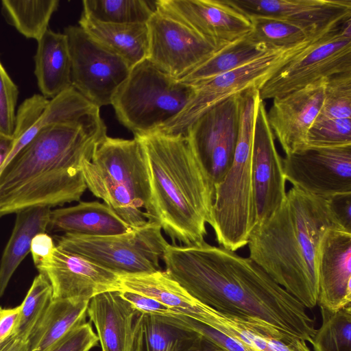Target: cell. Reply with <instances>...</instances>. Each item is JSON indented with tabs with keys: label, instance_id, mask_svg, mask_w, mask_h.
<instances>
[{
	"label": "cell",
	"instance_id": "6da1fadb",
	"mask_svg": "<svg viewBox=\"0 0 351 351\" xmlns=\"http://www.w3.org/2000/svg\"><path fill=\"white\" fill-rule=\"evenodd\" d=\"M166 271L216 311L258 319L289 338L311 343L316 328L307 308L250 257L222 246L168 244Z\"/></svg>",
	"mask_w": 351,
	"mask_h": 351
},
{
	"label": "cell",
	"instance_id": "7a4b0ae2",
	"mask_svg": "<svg viewBox=\"0 0 351 351\" xmlns=\"http://www.w3.org/2000/svg\"><path fill=\"white\" fill-rule=\"evenodd\" d=\"M99 109L45 127L15 156L0 174V217L81 199L82 166L108 136Z\"/></svg>",
	"mask_w": 351,
	"mask_h": 351
},
{
	"label": "cell",
	"instance_id": "3957f363",
	"mask_svg": "<svg viewBox=\"0 0 351 351\" xmlns=\"http://www.w3.org/2000/svg\"><path fill=\"white\" fill-rule=\"evenodd\" d=\"M333 227L341 228L327 198L293 186L280 207L254 226L247 244L249 257L307 309L313 308L319 245Z\"/></svg>",
	"mask_w": 351,
	"mask_h": 351
},
{
	"label": "cell",
	"instance_id": "277c9868",
	"mask_svg": "<svg viewBox=\"0 0 351 351\" xmlns=\"http://www.w3.org/2000/svg\"><path fill=\"white\" fill-rule=\"evenodd\" d=\"M143 148L150 178L152 217L182 246L206 241L212 223L215 186L186 135L134 136Z\"/></svg>",
	"mask_w": 351,
	"mask_h": 351
},
{
	"label": "cell",
	"instance_id": "5b68a950",
	"mask_svg": "<svg viewBox=\"0 0 351 351\" xmlns=\"http://www.w3.org/2000/svg\"><path fill=\"white\" fill-rule=\"evenodd\" d=\"M259 90L239 95L237 140L232 164L222 181L215 186L213 228L217 243L231 251L247 244L256 223L252 177V144Z\"/></svg>",
	"mask_w": 351,
	"mask_h": 351
},
{
	"label": "cell",
	"instance_id": "8992f818",
	"mask_svg": "<svg viewBox=\"0 0 351 351\" xmlns=\"http://www.w3.org/2000/svg\"><path fill=\"white\" fill-rule=\"evenodd\" d=\"M193 94V87L146 59L134 66L111 104L119 122L134 136L154 133L172 121Z\"/></svg>",
	"mask_w": 351,
	"mask_h": 351
},
{
	"label": "cell",
	"instance_id": "52a82bcc",
	"mask_svg": "<svg viewBox=\"0 0 351 351\" xmlns=\"http://www.w3.org/2000/svg\"><path fill=\"white\" fill-rule=\"evenodd\" d=\"M56 240L58 247L120 275L160 270L159 261L169 244L160 224L149 220L123 234L96 237L64 233Z\"/></svg>",
	"mask_w": 351,
	"mask_h": 351
},
{
	"label": "cell",
	"instance_id": "ba28073f",
	"mask_svg": "<svg viewBox=\"0 0 351 351\" xmlns=\"http://www.w3.org/2000/svg\"><path fill=\"white\" fill-rule=\"evenodd\" d=\"M319 38L272 49L236 69L191 84L193 94L188 104L176 117L156 132L185 135L190 125L213 106L245 91L260 90L280 69Z\"/></svg>",
	"mask_w": 351,
	"mask_h": 351
},
{
	"label": "cell",
	"instance_id": "9c48e42d",
	"mask_svg": "<svg viewBox=\"0 0 351 351\" xmlns=\"http://www.w3.org/2000/svg\"><path fill=\"white\" fill-rule=\"evenodd\" d=\"M351 71V20L312 43L260 88L264 101Z\"/></svg>",
	"mask_w": 351,
	"mask_h": 351
},
{
	"label": "cell",
	"instance_id": "30bf717a",
	"mask_svg": "<svg viewBox=\"0 0 351 351\" xmlns=\"http://www.w3.org/2000/svg\"><path fill=\"white\" fill-rule=\"evenodd\" d=\"M64 34L70 53L72 87L99 108L110 105L131 68L80 26L69 25Z\"/></svg>",
	"mask_w": 351,
	"mask_h": 351
},
{
	"label": "cell",
	"instance_id": "8fae6325",
	"mask_svg": "<svg viewBox=\"0 0 351 351\" xmlns=\"http://www.w3.org/2000/svg\"><path fill=\"white\" fill-rule=\"evenodd\" d=\"M282 161L286 180L307 193L327 198L351 193V145L307 147Z\"/></svg>",
	"mask_w": 351,
	"mask_h": 351
},
{
	"label": "cell",
	"instance_id": "7c38bea8",
	"mask_svg": "<svg viewBox=\"0 0 351 351\" xmlns=\"http://www.w3.org/2000/svg\"><path fill=\"white\" fill-rule=\"evenodd\" d=\"M147 24L149 31L147 59L177 80L203 63L219 49L184 24L156 9Z\"/></svg>",
	"mask_w": 351,
	"mask_h": 351
},
{
	"label": "cell",
	"instance_id": "4fadbf2b",
	"mask_svg": "<svg viewBox=\"0 0 351 351\" xmlns=\"http://www.w3.org/2000/svg\"><path fill=\"white\" fill-rule=\"evenodd\" d=\"M239 95L213 106L187 129L191 144L214 186L233 160L238 133Z\"/></svg>",
	"mask_w": 351,
	"mask_h": 351
},
{
	"label": "cell",
	"instance_id": "5bb4252c",
	"mask_svg": "<svg viewBox=\"0 0 351 351\" xmlns=\"http://www.w3.org/2000/svg\"><path fill=\"white\" fill-rule=\"evenodd\" d=\"M155 9L184 24L219 49L252 29L250 17L230 0H158Z\"/></svg>",
	"mask_w": 351,
	"mask_h": 351
},
{
	"label": "cell",
	"instance_id": "9a60e30c",
	"mask_svg": "<svg viewBox=\"0 0 351 351\" xmlns=\"http://www.w3.org/2000/svg\"><path fill=\"white\" fill-rule=\"evenodd\" d=\"M49 280L53 300H90L100 293L120 291V274L56 246L35 266Z\"/></svg>",
	"mask_w": 351,
	"mask_h": 351
},
{
	"label": "cell",
	"instance_id": "2e32d148",
	"mask_svg": "<svg viewBox=\"0 0 351 351\" xmlns=\"http://www.w3.org/2000/svg\"><path fill=\"white\" fill-rule=\"evenodd\" d=\"M282 159L268 123L265 102L261 98L255 117L252 158L256 224L269 218L286 197Z\"/></svg>",
	"mask_w": 351,
	"mask_h": 351
},
{
	"label": "cell",
	"instance_id": "e0dca14e",
	"mask_svg": "<svg viewBox=\"0 0 351 351\" xmlns=\"http://www.w3.org/2000/svg\"><path fill=\"white\" fill-rule=\"evenodd\" d=\"M326 81L272 99L267 120L285 155L306 147L308 132L323 104Z\"/></svg>",
	"mask_w": 351,
	"mask_h": 351
},
{
	"label": "cell",
	"instance_id": "ac0fdd59",
	"mask_svg": "<svg viewBox=\"0 0 351 351\" xmlns=\"http://www.w3.org/2000/svg\"><path fill=\"white\" fill-rule=\"evenodd\" d=\"M317 304L331 312L351 305V232L339 227L328 229L319 245Z\"/></svg>",
	"mask_w": 351,
	"mask_h": 351
},
{
	"label": "cell",
	"instance_id": "d6986e66",
	"mask_svg": "<svg viewBox=\"0 0 351 351\" xmlns=\"http://www.w3.org/2000/svg\"><path fill=\"white\" fill-rule=\"evenodd\" d=\"M92 163L124 186L152 217V189L146 156L140 141L107 136L95 150Z\"/></svg>",
	"mask_w": 351,
	"mask_h": 351
},
{
	"label": "cell",
	"instance_id": "ffe728a7",
	"mask_svg": "<svg viewBox=\"0 0 351 351\" xmlns=\"http://www.w3.org/2000/svg\"><path fill=\"white\" fill-rule=\"evenodd\" d=\"M245 14L282 19L307 25L351 19V0H230Z\"/></svg>",
	"mask_w": 351,
	"mask_h": 351
},
{
	"label": "cell",
	"instance_id": "44dd1931",
	"mask_svg": "<svg viewBox=\"0 0 351 351\" xmlns=\"http://www.w3.org/2000/svg\"><path fill=\"white\" fill-rule=\"evenodd\" d=\"M138 313L120 291L104 292L90 300L87 315L95 326L102 351H132Z\"/></svg>",
	"mask_w": 351,
	"mask_h": 351
},
{
	"label": "cell",
	"instance_id": "7402d4cb",
	"mask_svg": "<svg viewBox=\"0 0 351 351\" xmlns=\"http://www.w3.org/2000/svg\"><path fill=\"white\" fill-rule=\"evenodd\" d=\"M198 322L254 351H311L306 341L289 338L265 322L222 313L206 304Z\"/></svg>",
	"mask_w": 351,
	"mask_h": 351
},
{
	"label": "cell",
	"instance_id": "603a6c76",
	"mask_svg": "<svg viewBox=\"0 0 351 351\" xmlns=\"http://www.w3.org/2000/svg\"><path fill=\"white\" fill-rule=\"evenodd\" d=\"M54 231L85 236H109L131 231L105 203L80 202L72 206L51 210L49 227Z\"/></svg>",
	"mask_w": 351,
	"mask_h": 351
},
{
	"label": "cell",
	"instance_id": "cb8c5ba5",
	"mask_svg": "<svg viewBox=\"0 0 351 351\" xmlns=\"http://www.w3.org/2000/svg\"><path fill=\"white\" fill-rule=\"evenodd\" d=\"M37 43L34 75L42 95L52 99L72 87L67 38L48 29Z\"/></svg>",
	"mask_w": 351,
	"mask_h": 351
},
{
	"label": "cell",
	"instance_id": "d4e9b609",
	"mask_svg": "<svg viewBox=\"0 0 351 351\" xmlns=\"http://www.w3.org/2000/svg\"><path fill=\"white\" fill-rule=\"evenodd\" d=\"M79 26L93 39L123 59L131 69L148 58L147 23H107L82 14Z\"/></svg>",
	"mask_w": 351,
	"mask_h": 351
},
{
	"label": "cell",
	"instance_id": "484cf974",
	"mask_svg": "<svg viewBox=\"0 0 351 351\" xmlns=\"http://www.w3.org/2000/svg\"><path fill=\"white\" fill-rule=\"evenodd\" d=\"M121 290L141 293L156 300L175 314L197 320L204 304L193 298L166 271L120 275Z\"/></svg>",
	"mask_w": 351,
	"mask_h": 351
},
{
	"label": "cell",
	"instance_id": "4316f807",
	"mask_svg": "<svg viewBox=\"0 0 351 351\" xmlns=\"http://www.w3.org/2000/svg\"><path fill=\"white\" fill-rule=\"evenodd\" d=\"M51 210L49 207L38 206L16 213L14 226L0 262V299L14 271L30 252L33 238L45 232L49 227Z\"/></svg>",
	"mask_w": 351,
	"mask_h": 351
},
{
	"label": "cell",
	"instance_id": "83f0119b",
	"mask_svg": "<svg viewBox=\"0 0 351 351\" xmlns=\"http://www.w3.org/2000/svg\"><path fill=\"white\" fill-rule=\"evenodd\" d=\"M89 302L52 300L29 337L30 351H49L71 330L86 323Z\"/></svg>",
	"mask_w": 351,
	"mask_h": 351
},
{
	"label": "cell",
	"instance_id": "f1b7e54d",
	"mask_svg": "<svg viewBox=\"0 0 351 351\" xmlns=\"http://www.w3.org/2000/svg\"><path fill=\"white\" fill-rule=\"evenodd\" d=\"M248 16L252 21V29L247 34L248 38L271 49L292 47L315 40L338 29L349 21L320 26L303 25L270 16Z\"/></svg>",
	"mask_w": 351,
	"mask_h": 351
},
{
	"label": "cell",
	"instance_id": "f546056e",
	"mask_svg": "<svg viewBox=\"0 0 351 351\" xmlns=\"http://www.w3.org/2000/svg\"><path fill=\"white\" fill-rule=\"evenodd\" d=\"M199 336L163 317L139 313L132 351H187Z\"/></svg>",
	"mask_w": 351,
	"mask_h": 351
},
{
	"label": "cell",
	"instance_id": "4dcf8cb0",
	"mask_svg": "<svg viewBox=\"0 0 351 351\" xmlns=\"http://www.w3.org/2000/svg\"><path fill=\"white\" fill-rule=\"evenodd\" d=\"M82 169L87 189L102 199L124 221L133 228L147 223L149 215L141 210V204L124 186L114 181L91 161L84 162Z\"/></svg>",
	"mask_w": 351,
	"mask_h": 351
},
{
	"label": "cell",
	"instance_id": "1f68e13d",
	"mask_svg": "<svg viewBox=\"0 0 351 351\" xmlns=\"http://www.w3.org/2000/svg\"><path fill=\"white\" fill-rule=\"evenodd\" d=\"M272 49H275L254 42L246 35L219 49L206 61L178 80L193 84L210 79L242 66Z\"/></svg>",
	"mask_w": 351,
	"mask_h": 351
},
{
	"label": "cell",
	"instance_id": "d6a6232c",
	"mask_svg": "<svg viewBox=\"0 0 351 351\" xmlns=\"http://www.w3.org/2000/svg\"><path fill=\"white\" fill-rule=\"evenodd\" d=\"M58 0H3L1 12L7 23L27 38L38 41L49 29Z\"/></svg>",
	"mask_w": 351,
	"mask_h": 351
},
{
	"label": "cell",
	"instance_id": "836d02e7",
	"mask_svg": "<svg viewBox=\"0 0 351 351\" xmlns=\"http://www.w3.org/2000/svg\"><path fill=\"white\" fill-rule=\"evenodd\" d=\"M83 14L103 23H147L155 11L143 0H84Z\"/></svg>",
	"mask_w": 351,
	"mask_h": 351
},
{
	"label": "cell",
	"instance_id": "e575fe53",
	"mask_svg": "<svg viewBox=\"0 0 351 351\" xmlns=\"http://www.w3.org/2000/svg\"><path fill=\"white\" fill-rule=\"evenodd\" d=\"M320 311L322 324L310 343L313 351H351V305L334 312Z\"/></svg>",
	"mask_w": 351,
	"mask_h": 351
},
{
	"label": "cell",
	"instance_id": "d590c367",
	"mask_svg": "<svg viewBox=\"0 0 351 351\" xmlns=\"http://www.w3.org/2000/svg\"><path fill=\"white\" fill-rule=\"evenodd\" d=\"M52 300L51 286L47 278L39 273L34 278L20 305L21 311L16 335L29 339Z\"/></svg>",
	"mask_w": 351,
	"mask_h": 351
},
{
	"label": "cell",
	"instance_id": "8d00e7d4",
	"mask_svg": "<svg viewBox=\"0 0 351 351\" xmlns=\"http://www.w3.org/2000/svg\"><path fill=\"white\" fill-rule=\"evenodd\" d=\"M346 118L351 119V71L326 80L323 104L315 121Z\"/></svg>",
	"mask_w": 351,
	"mask_h": 351
},
{
	"label": "cell",
	"instance_id": "74e56055",
	"mask_svg": "<svg viewBox=\"0 0 351 351\" xmlns=\"http://www.w3.org/2000/svg\"><path fill=\"white\" fill-rule=\"evenodd\" d=\"M350 145H351V119H333L314 122L308 132L306 147Z\"/></svg>",
	"mask_w": 351,
	"mask_h": 351
},
{
	"label": "cell",
	"instance_id": "f35d334b",
	"mask_svg": "<svg viewBox=\"0 0 351 351\" xmlns=\"http://www.w3.org/2000/svg\"><path fill=\"white\" fill-rule=\"evenodd\" d=\"M19 90L0 61V134L12 136Z\"/></svg>",
	"mask_w": 351,
	"mask_h": 351
},
{
	"label": "cell",
	"instance_id": "ab89813d",
	"mask_svg": "<svg viewBox=\"0 0 351 351\" xmlns=\"http://www.w3.org/2000/svg\"><path fill=\"white\" fill-rule=\"evenodd\" d=\"M163 317L171 323L195 332L227 351H254L239 341L191 317L178 314Z\"/></svg>",
	"mask_w": 351,
	"mask_h": 351
},
{
	"label": "cell",
	"instance_id": "60d3db41",
	"mask_svg": "<svg viewBox=\"0 0 351 351\" xmlns=\"http://www.w3.org/2000/svg\"><path fill=\"white\" fill-rule=\"evenodd\" d=\"M98 342L92 326L86 322L71 330L49 351H90Z\"/></svg>",
	"mask_w": 351,
	"mask_h": 351
},
{
	"label": "cell",
	"instance_id": "b9f144b4",
	"mask_svg": "<svg viewBox=\"0 0 351 351\" xmlns=\"http://www.w3.org/2000/svg\"><path fill=\"white\" fill-rule=\"evenodd\" d=\"M120 293L139 313L161 317L175 315L168 307L147 295L126 290H120Z\"/></svg>",
	"mask_w": 351,
	"mask_h": 351
},
{
	"label": "cell",
	"instance_id": "7bdbcfd3",
	"mask_svg": "<svg viewBox=\"0 0 351 351\" xmlns=\"http://www.w3.org/2000/svg\"><path fill=\"white\" fill-rule=\"evenodd\" d=\"M327 199L339 225L351 232V193L337 194Z\"/></svg>",
	"mask_w": 351,
	"mask_h": 351
},
{
	"label": "cell",
	"instance_id": "ee69618b",
	"mask_svg": "<svg viewBox=\"0 0 351 351\" xmlns=\"http://www.w3.org/2000/svg\"><path fill=\"white\" fill-rule=\"evenodd\" d=\"M21 306L14 308L0 307V346L16 335Z\"/></svg>",
	"mask_w": 351,
	"mask_h": 351
},
{
	"label": "cell",
	"instance_id": "f6af8a7d",
	"mask_svg": "<svg viewBox=\"0 0 351 351\" xmlns=\"http://www.w3.org/2000/svg\"><path fill=\"white\" fill-rule=\"evenodd\" d=\"M53 239L45 232L36 234L32 239L30 253L34 265L47 259L56 247Z\"/></svg>",
	"mask_w": 351,
	"mask_h": 351
},
{
	"label": "cell",
	"instance_id": "bcb514c9",
	"mask_svg": "<svg viewBox=\"0 0 351 351\" xmlns=\"http://www.w3.org/2000/svg\"><path fill=\"white\" fill-rule=\"evenodd\" d=\"M0 351H30L29 339L14 335L0 346Z\"/></svg>",
	"mask_w": 351,
	"mask_h": 351
},
{
	"label": "cell",
	"instance_id": "7dc6e473",
	"mask_svg": "<svg viewBox=\"0 0 351 351\" xmlns=\"http://www.w3.org/2000/svg\"><path fill=\"white\" fill-rule=\"evenodd\" d=\"M187 351H227L224 348L211 342L202 336H199L197 340Z\"/></svg>",
	"mask_w": 351,
	"mask_h": 351
},
{
	"label": "cell",
	"instance_id": "c3c4849f",
	"mask_svg": "<svg viewBox=\"0 0 351 351\" xmlns=\"http://www.w3.org/2000/svg\"><path fill=\"white\" fill-rule=\"evenodd\" d=\"M14 144L12 136L0 134V171Z\"/></svg>",
	"mask_w": 351,
	"mask_h": 351
}]
</instances>
